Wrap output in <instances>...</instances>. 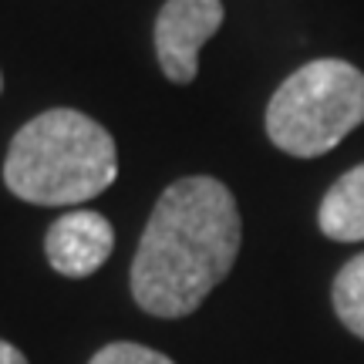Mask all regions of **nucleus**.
I'll return each instance as SVG.
<instances>
[{"instance_id":"6e6552de","label":"nucleus","mask_w":364,"mask_h":364,"mask_svg":"<svg viewBox=\"0 0 364 364\" xmlns=\"http://www.w3.org/2000/svg\"><path fill=\"white\" fill-rule=\"evenodd\" d=\"M88 364H176V361L152 351V348H145V344H135V341H115V344H105Z\"/></svg>"},{"instance_id":"7ed1b4c3","label":"nucleus","mask_w":364,"mask_h":364,"mask_svg":"<svg viewBox=\"0 0 364 364\" xmlns=\"http://www.w3.org/2000/svg\"><path fill=\"white\" fill-rule=\"evenodd\" d=\"M364 122V75L341 58L297 68L267 105L270 142L297 159H317Z\"/></svg>"},{"instance_id":"423d86ee","label":"nucleus","mask_w":364,"mask_h":364,"mask_svg":"<svg viewBox=\"0 0 364 364\" xmlns=\"http://www.w3.org/2000/svg\"><path fill=\"white\" fill-rule=\"evenodd\" d=\"M317 226L334 243H361L364 240V162L344 172L317 209Z\"/></svg>"},{"instance_id":"f257e3e1","label":"nucleus","mask_w":364,"mask_h":364,"mask_svg":"<svg viewBox=\"0 0 364 364\" xmlns=\"http://www.w3.org/2000/svg\"><path fill=\"white\" fill-rule=\"evenodd\" d=\"M243 243L236 196L213 176H186L156 199L135 260L132 297L152 317H186L233 270Z\"/></svg>"},{"instance_id":"f03ea898","label":"nucleus","mask_w":364,"mask_h":364,"mask_svg":"<svg viewBox=\"0 0 364 364\" xmlns=\"http://www.w3.org/2000/svg\"><path fill=\"white\" fill-rule=\"evenodd\" d=\"M118 176V149L102 122L75 108H51L11 139L4 182L34 206H78L102 196Z\"/></svg>"},{"instance_id":"9d476101","label":"nucleus","mask_w":364,"mask_h":364,"mask_svg":"<svg viewBox=\"0 0 364 364\" xmlns=\"http://www.w3.org/2000/svg\"><path fill=\"white\" fill-rule=\"evenodd\" d=\"M0 91H4V75H0Z\"/></svg>"},{"instance_id":"1a4fd4ad","label":"nucleus","mask_w":364,"mask_h":364,"mask_svg":"<svg viewBox=\"0 0 364 364\" xmlns=\"http://www.w3.org/2000/svg\"><path fill=\"white\" fill-rule=\"evenodd\" d=\"M0 364H27L21 348H14L11 341H0Z\"/></svg>"},{"instance_id":"39448f33","label":"nucleus","mask_w":364,"mask_h":364,"mask_svg":"<svg viewBox=\"0 0 364 364\" xmlns=\"http://www.w3.org/2000/svg\"><path fill=\"white\" fill-rule=\"evenodd\" d=\"M112 250H115V230L95 209H75L58 216L44 236V257L51 270L71 280L91 277L98 267H105Z\"/></svg>"},{"instance_id":"0eeeda50","label":"nucleus","mask_w":364,"mask_h":364,"mask_svg":"<svg viewBox=\"0 0 364 364\" xmlns=\"http://www.w3.org/2000/svg\"><path fill=\"white\" fill-rule=\"evenodd\" d=\"M331 304L338 321L354 338L364 341V253H358L354 260H348L334 277L331 287Z\"/></svg>"},{"instance_id":"20e7f679","label":"nucleus","mask_w":364,"mask_h":364,"mask_svg":"<svg viewBox=\"0 0 364 364\" xmlns=\"http://www.w3.org/2000/svg\"><path fill=\"white\" fill-rule=\"evenodd\" d=\"M220 0H166L156 17V58L172 85H189L199 75V51L223 27Z\"/></svg>"}]
</instances>
